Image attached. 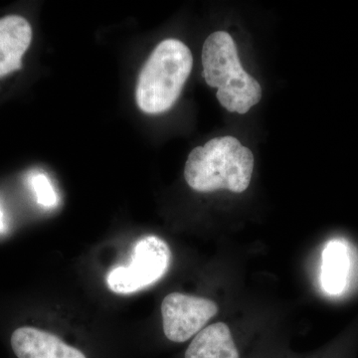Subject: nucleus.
I'll list each match as a JSON object with an SVG mask.
<instances>
[{
  "label": "nucleus",
  "instance_id": "nucleus-1",
  "mask_svg": "<svg viewBox=\"0 0 358 358\" xmlns=\"http://www.w3.org/2000/svg\"><path fill=\"white\" fill-rule=\"evenodd\" d=\"M254 155L233 136H220L197 147L188 155L186 182L195 192H244L251 182Z\"/></svg>",
  "mask_w": 358,
  "mask_h": 358
},
{
  "label": "nucleus",
  "instance_id": "nucleus-2",
  "mask_svg": "<svg viewBox=\"0 0 358 358\" xmlns=\"http://www.w3.org/2000/svg\"><path fill=\"white\" fill-rule=\"evenodd\" d=\"M202 66L205 81L218 89L216 96L228 112L246 114L262 99V88L245 72L229 33L217 31L207 37L202 48Z\"/></svg>",
  "mask_w": 358,
  "mask_h": 358
},
{
  "label": "nucleus",
  "instance_id": "nucleus-3",
  "mask_svg": "<svg viewBox=\"0 0 358 358\" xmlns=\"http://www.w3.org/2000/svg\"><path fill=\"white\" fill-rule=\"evenodd\" d=\"M192 51L178 39L160 42L138 76L136 100L145 114L157 115L173 108L192 73Z\"/></svg>",
  "mask_w": 358,
  "mask_h": 358
},
{
  "label": "nucleus",
  "instance_id": "nucleus-4",
  "mask_svg": "<svg viewBox=\"0 0 358 358\" xmlns=\"http://www.w3.org/2000/svg\"><path fill=\"white\" fill-rule=\"evenodd\" d=\"M171 252L162 238L150 235L134 246L129 265L117 266L107 277L109 288L115 294L136 293L162 279L171 263Z\"/></svg>",
  "mask_w": 358,
  "mask_h": 358
},
{
  "label": "nucleus",
  "instance_id": "nucleus-5",
  "mask_svg": "<svg viewBox=\"0 0 358 358\" xmlns=\"http://www.w3.org/2000/svg\"><path fill=\"white\" fill-rule=\"evenodd\" d=\"M217 313V303L209 299L174 292L162 301L164 333L173 343H185L201 331Z\"/></svg>",
  "mask_w": 358,
  "mask_h": 358
},
{
  "label": "nucleus",
  "instance_id": "nucleus-6",
  "mask_svg": "<svg viewBox=\"0 0 358 358\" xmlns=\"http://www.w3.org/2000/svg\"><path fill=\"white\" fill-rule=\"evenodd\" d=\"M11 346L18 358H87L81 350L68 345L55 334L36 327L13 331Z\"/></svg>",
  "mask_w": 358,
  "mask_h": 358
},
{
  "label": "nucleus",
  "instance_id": "nucleus-7",
  "mask_svg": "<svg viewBox=\"0 0 358 358\" xmlns=\"http://www.w3.org/2000/svg\"><path fill=\"white\" fill-rule=\"evenodd\" d=\"M32 41V28L25 18H0V78L20 70L22 57Z\"/></svg>",
  "mask_w": 358,
  "mask_h": 358
},
{
  "label": "nucleus",
  "instance_id": "nucleus-8",
  "mask_svg": "<svg viewBox=\"0 0 358 358\" xmlns=\"http://www.w3.org/2000/svg\"><path fill=\"white\" fill-rule=\"evenodd\" d=\"M185 358H241V353L229 327L216 322L195 336Z\"/></svg>",
  "mask_w": 358,
  "mask_h": 358
},
{
  "label": "nucleus",
  "instance_id": "nucleus-9",
  "mask_svg": "<svg viewBox=\"0 0 358 358\" xmlns=\"http://www.w3.org/2000/svg\"><path fill=\"white\" fill-rule=\"evenodd\" d=\"M350 272V255L341 240H331L322 252V286L329 294L345 291Z\"/></svg>",
  "mask_w": 358,
  "mask_h": 358
},
{
  "label": "nucleus",
  "instance_id": "nucleus-10",
  "mask_svg": "<svg viewBox=\"0 0 358 358\" xmlns=\"http://www.w3.org/2000/svg\"><path fill=\"white\" fill-rule=\"evenodd\" d=\"M31 185L40 205L51 208L57 204V194L45 174H34L31 178Z\"/></svg>",
  "mask_w": 358,
  "mask_h": 358
},
{
  "label": "nucleus",
  "instance_id": "nucleus-11",
  "mask_svg": "<svg viewBox=\"0 0 358 358\" xmlns=\"http://www.w3.org/2000/svg\"><path fill=\"white\" fill-rule=\"evenodd\" d=\"M4 229V219L3 213H2L1 209H0V231Z\"/></svg>",
  "mask_w": 358,
  "mask_h": 358
}]
</instances>
